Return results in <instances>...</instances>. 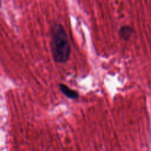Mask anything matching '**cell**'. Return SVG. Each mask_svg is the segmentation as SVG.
<instances>
[{"label":"cell","instance_id":"277c9868","mask_svg":"<svg viewBox=\"0 0 151 151\" xmlns=\"http://www.w3.org/2000/svg\"><path fill=\"white\" fill-rule=\"evenodd\" d=\"M0 7H1V0H0Z\"/></svg>","mask_w":151,"mask_h":151},{"label":"cell","instance_id":"7a4b0ae2","mask_svg":"<svg viewBox=\"0 0 151 151\" xmlns=\"http://www.w3.org/2000/svg\"><path fill=\"white\" fill-rule=\"evenodd\" d=\"M58 88L60 91L63 93V94H64L68 98L72 99V100H76L79 97V94H78V93L76 91L72 90V88H69V87L66 86L64 84H58Z\"/></svg>","mask_w":151,"mask_h":151},{"label":"cell","instance_id":"6da1fadb","mask_svg":"<svg viewBox=\"0 0 151 151\" xmlns=\"http://www.w3.org/2000/svg\"><path fill=\"white\" fill-rule=\"evenodd\" d=\"M51 50L53 59L59 63H64L70 57L71 47L66 30L60 24L52 28Z\"/></svg>","mask_w":151,"mask_h":151},{"label":"cell","instance_id":"3957f363","mask_svg":"<svg viewBox=\"0 0 151 151\" xmlns=\"http://www.w3.org/2000/svg\"><path fill=\"white\" fill-rule=\"evenodd\" d=\"M133 32H134V30L131 27L123 26L121 27L120 30H119V35L122 39L125 40V41H128L131 37Z\"/></svg>","mask_w":151,"mask_h":151}]
</instances>
